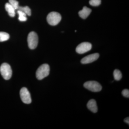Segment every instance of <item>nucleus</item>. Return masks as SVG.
I'll return each instance as SVG.
<instances>
[{"mask_svg": "<svg viewBox=\"0 0 129 129\" xmlns=\"http://www.w3.org/2000/svg\"><path fill=\"white\" fill-rule=\"evenodd\" d=\"M50 71V68L48 64H42L38 69L36 71V78L39 80H42L49 75Z\"/></svg>", "mask_w": 129, "mask_h": 129, "instance_id": "nucleus-1", "label": "nucleus"}, {"mask_svg": "<svg viewBox=\"0 0 129 129\" xmlns=\"http://www.w3.org/2000/svg\"><path fill=\"white\" fill-rule=\"evenodd\" d=\"M0 72L3 78L6 80L11 78L12 72L11 66L8 63H4L1 65Z\"/></svg>", "mask_w": 129, "mask_h": 129, "instance_id": "nucleus-2", "label": "nucleus"}, {"mask_svg": "<svg viewBox=\"0 0 129 129\" xmlns=\"http://www.w3.org/2000/svg\"><path fill=\"white\" fill-rule=\"evenodd\" d=\"M61 19V16L60 13L57 12L50 13L47 17V20L48 24L51 25H56L59 23Z\"/></svg>", "mask_w": 129, "mask_h": 129, "instance_id": "nucleus-3", "label": "nucleus"}, {"mask_svg": "<svg viewBox=\"0 0 129 129\" xmlns=\"http://www.w3.org/2000/svg\"><path fill=\"white\" fill-rule=\"evenodd\" d=\"M84 86L87 89L92 92H99L102 89V86L100 83L94 81H87L84 84Z\"/></svg>", "mask_w": 129, "mask_h": 129, "instance_id": "nucleus-4", "label": "nucleus"}, {"mask_svg": "<svg viewBox=\"0 0 129 129\" xmlns=\"http://www.w3.org/2000/svg\"><path fill=\"white\" fill-rule=\"evenodd\" d=\"M38 37L37 34L34 32H31L28 35L27 42L29 47L31 49L36 48L38 44Z\"/></svg>", "mask_w": 129, "mask_h": 129, "instance_id": "nucleus-5", "label": "nucleus"}, {"mask_svg": "<svg viewBox=\"0 0 129 129\" xmlns=\"http://www.w3.org/2000/svg\"><path fill=\"white\" fill-rule=\"evenodd\" d=\"M20 97L22 101L25 104H29L32 102L30 93L27 88L24 87L20 90Z\"/></svg>", "mask_w": 129, "mask_h": 129, "instance_id": "nucleus-6", "label": "nucleus"}, {"mask_svg": "<svg viewBox=\"0 0 129 129\" xmlns=\"http://www.w3.org/2000/svg\"><path fill=\"white\" fill-rule=\"evenodd\" d=\"M92 48L91 44L88 42L81 43L76 47V51L79 54H83L90 50Z\"/></svg>", "mask_w": 129, "mask_h": 129, "instance_id": "nucleus-7", "label": "nucleus"}, {"mask_svg": "<svg viewBox=\"0 0 129 129\" xmlns=\"http://www.w3.org/2000/svg\"><path fill=\"white\" fill-rule=\"evenodd\" d=\"M99 53H94L85 57L81 59V62L82 64H88L94 61L99 57Z\"/></svg>", "mask_w": 129, "mask_h": 129, "instance_id": "nucleus-8", "label": "nucleus"}, {"mask_svg": "<svg viewBox=\"0 0 129 129\" xmlns=\"http://www.w3.org/2000/svg\"><path fill=\"white\" fill-rule=\"evenodd\" d=\"M87 106L88 109L92 112L96 113L97 112L98 110V107L96 102L94 99L90 100L87 104Z\"/></svg>", "mask_w": 129, "mask_h": 129, "instance_id": "nucleus-9", "label": "nucleus"}, {"mask_svg": "<svg viewBox=\"0 0 129 129\" xmlns=\"http://www.w3.org/2000/svg\"><path fill=\"white\" fill-rule=\"evenodd\" d=\"M91 12V9L85 6L83 8V9L81 11L79 12V14L81 18L85 19L88 17Z\"/></svg>", "mask_w": 129, "mask_h": 129, "instance_id": "nucleus-10", "label": "nucleus"}, {"mask_svg": "<svg viewBox=\"0 0 129 129\" xmlns=\"http://www.w3.org/2000/svg\"><path fill=\"white\" fill-rule=\"evenodd\" d=\"M5 9L6 11L8 13L9 16L12 17L15 16L16 14V12H15L16 10L9 3H6L5 5Z\"/></svg>", "mask_w": 129, "mask_h": 129, "instance_id": "nucleus-11", "label": "nucleus"}, {"mask_svg": "<svg viewBox=\"0 0 129 129\" xmlns=\"http://www.w3.org/2000/svg\"><path fill=\"white\" fill-rule=\"evenodd\" d=\"M17 13L19 15L18 19L19 21L21 22H24L27 21V15L24 13L19 10H18Z\"/></svg>", "mask_w": 129, "mask_h": 129, "instance_id": "nucleus-12", "label": "nucleus"}, {"mask_svg": "<svg viewBox=\"0 0 129 129\" xmlns=\"http://www.w3.org/2000/svg\"><path fill=\"white\" fill-rule=\"evenodd\" d=\"M18 10H20L25 13L27 16H30L31 14V11L30 8L28 7L19 6Z\"/></svg>", "mask_w": 129, "mask_h": 129, "instance_id": "nucleus-13", "label": "nucleus"}, {"mask_svg": "<svg viewBox=\"0 0 129 129\" xmlns=\"http://www.w3.org/2000/svg\"><path fill=\"white\" fill-rule=\"evenodd\" d=\"M9 34L6 32H0V42L6 41L9 39Z\"/></svg>", "mask_w": 129, "mask_h": 129, "instance_id": "nucleus-14", "label": "nucleus"}, {"mask_svg": "<svg viewBox=\"0 0 129 129\" xmlns=\"http://www.w3.org/2000/svg\"><path fill=\"white\" fill-rule=\"evenodd\" d=\"M113 76L114 79L117 81L120 80L122 79V74L120 70L115 69L113 72Z\"/></svg>", "mask_w": 129, "mask_h": 129, "instance_id": "nucleus-15", "label": "nucleus"}, {"mask_svg": "<svg viewBox=\"0 0 129 129\" xmlns=\"http://www.w3.org/2000/svg\"><path fill=\"white\" fill-rule=\"evenodd\" d=\"M9 3L11 5L15 10H18L19 6V3L16 0H9Z\"/></svg>", "mask_w": 129, "mask_h": 129, "instance_id": "nucleus-16", "label": "nucleus"}, {"mask_svg": "<svg viewBox=\"0 0 129 129\" xmlns=\"http://www.w3.org/2000/svg\"><path fill=\"white\" fill-rule=\"evenodd\" d=\"M101 0H90V5L92 6H98L101 5Z\"/></svg>", "mask_w": 129, "mask_h": 129, "instance_id": "nucleus-17", "label": "nucleus"}, {"mask_svg": "<svg viewBox=\"0 0 129 129\" xmlns=\"http://www.w3.org/2000/svg\"><path fill=\"white\" fill-rule=\"evenodd\" d=\"M122 95H123L124 96L129 98V90L128 89H125L123 90L122 91Z\"/></svg>", "mask_w": 129, "mask_h": 129, "instance_id": "nucleus-18", "label": "nucleus"}, {"mask_svg": "<svg viewBox=\"0 0 129 129\" xmlns=\"http://www.w3.org/2000/svg\"><path fill=\"white\" fill-rule=\"evenodd\" d=\"M124 122L128 124H129V117H127L124 119Z\"/></svg>", "mask_w": 129, "mask_h": 129, "instance_id": "nucleus-19", "label": "nucleus"}]
</instances>
